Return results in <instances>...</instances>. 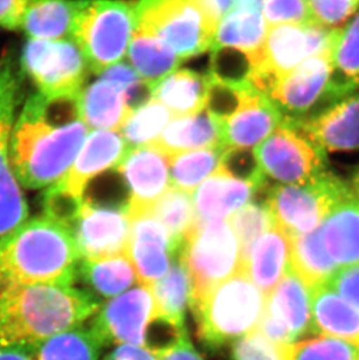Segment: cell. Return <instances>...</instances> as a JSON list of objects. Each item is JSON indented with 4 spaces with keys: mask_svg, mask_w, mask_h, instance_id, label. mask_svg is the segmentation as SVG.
Segmentation results:
<instances>
[{
    "mask_svg": "<svg viewBox=\"0 0 359 360\" xmlns=\"http://www.w3.org/2000/svg\"><path fill=\"white\" fill-rule=\"evenodd\" d=\"M89 134L80 116L78 97L30 96L11 136V165L21 187L47 189L65 176Z\"/></svg>",
    "mask_w": 359,
    "mask_h": 360,
    "instance_id": "6da1fadb",
    "label": "cell"
},
{
    "mask_svg": "<svg viewBox=\"0 0 359 360\" xmlns=\"http://www.w3.org/2000/svg\"><path fill=\"white\" fill-rule=\"evenodd\" d=\"M68 226L46 214L0 238V294L32 285H73L80 260Z\"/></svg>",
    "mask_w": 359,
    "mask_h": 360,
    "instance_id": "7a4b0ae2",
    "label": "cell"
},
{
    "mask_svg": "<svg viewBox=\"0 0 359 360\" xmlns=\"http://www.w3.org/2000/svg\"><path fill=\"white\" fill-rule=\"evenodd\" d=\"M95 296L73 285H39L0 294V347L35 350L51 337L83 326L99 311Z\"/></svg>",
    "mask_w": 359,
    "mask_h": 360,
    "instance_id": "3957f363",
    "label": "cell"
},
{
    "mask_svg": "<svg viewBox=\"0 0 359 360\" xmlns=\"http://www.w3.org/2000/svg\"><path fill=\"white\" fill-rule=\"evenodd\" d=\"M267 296L246 273L224 280L191 301L197 336L204 345L217 349L258 329Z\"/></svg>",
    "mask_w": 359,
    "mask_h": 360,
    "instance_id": "277c9868",
    "label": "cell"
},
{
    "mask_svg": "<svg viewBox=\"0 0 359 360\" xmlns=\"http://www.w3.org/2000/svg\"><path fill=\"white\" fill-rule=\"evenodd\" d=\"M134 14L137 30L163 40L182 60L213 48L220 21L213 0H139Z\"/></svg>",
    "mask_w": 359,
    "mask_h": 360,
    "instance_id": "5b68a950",
    "label": "cell"
},
{
    "mask_svg": "<svg viewBox=\"0 0 359 360\" xmlns=\"http://www.w3.org/2000/svg\"><path fill=\"white\" fill-rule=\"evenodd\" d=\"M136 31L134 4L122 0H84L73 32L89 69L101 74L118 63Z\"/></svg>",
    "mask_w": 359,
    "mask_h": 360,
    "instance_id": "8992f818",
    "label": "cell"
},
{
    "mask_svg": "<svg viewBox=\"0 0 359 360\" xmlns=\"http://www.w3.org/2000/svg\"><path fill=\"white\" fill-rule=\"evenodd\" d=\"M339 34L341 27L330 30L316 22L268 28L248 85L254 91L270 96L278 82L302 62L335 47Z\"/></svg>",
    "mask_w": 359,
    "mask_h": 360,
    "instance_id": "52a82bcc",
    "label": "cell"
},
{
    "mask_svg": "<svg viewBox=\"0 0 359 360\" xmlns=\"http://www.w3.org/2000/svg\"><path fill=\"white\" fill-rule=\"evenodd\" d=\"M179 255L193 281V300L244 269L241 243L225 219L197 221Z\"/></svg>",
    "mask_w": 359,
    "mask_h": 360,
    "instance_id": "ba28073f",
    "label": "cell"
},
{
    "mask_svg": "<svg viewBox=\"0 0 359 360\" xmlns=\"http://www.w3.org/2000/svg\"><path fill=\"white\" fill-rule=\"evenodd\" d=\"M349 191V182L327 170L301 184H280L270 188L265 203L275 226L293 237L320 228Z\"/></svg>",
    "mask_w": 359,
    "mask_h": 360,
    "instance_id": "9c48e42d",
    "label": "cell"
},
{
    "mask_svg": "<svg viewBox=\"0 0 359 360\" xmlns=\"http://www.w3.org/2000/svg\"><path fill=\"white\" fill-rule=\"evenodd\" d=\"M21 72L13 53L0 56V238L30 218L27 200L11 165V136L23 98Z\"/></svg>",
    "mask_w": 359,
    "mask_h": 360,
    "instance_id": "30bf717a",
    "label": "cell"
},
{
    "mask_svg": "<svg viewBox=\"0 0 359 360\" xmlns=\"http://www.w3.org/2000/svg\"><path fill=\"white\" fill-rule=\"evenodd\" d=\"M20 68L39 95L48 99L76 98L84 88L89 65L73 40L28 39Z\"/></svg>",
    "mask_w": 359,
    "mask_h": 360,
    "instance_id": "8fae6325",
    "label": "cell"
},
{
    "mask_svg": "<svg viewBox=\"0 0 359 360\" xmlns=\"http://www.w3.org/2000/svg\"><path fill=\"white\" fill-rule=\"evenodd\" d=\"M254 153L265 176L282 184H301L328 170L327 152L293 120H284Z\"/></svg>",
    "mask_w": 359,
    "mask_h": 360,
    "instance_id": "7c38bea8",
    "label": "cell"
},
{
    "mask_svg": "<svg viewBox=\"0 0 359 360\" xmlns=\"http://www.w3.org/2000/svg\"><path fill=\"white\" fill-rule=\"evenodd\" d=\"M312 288L291 269L267 296L258 330L278 343L294 344L312 329Z\"/></svg>",
    "mask_w": 359,
    "mask_h": 360,
    "instance_id": "4fadbf2b",
    "label": "cell"
},
{
    "mask_svg": "<svg viewBox=\"0 0 359 360\" xmlns=\"http://www.w3.org/2000/svg\"><path fill=\"white\" fill-rule=\"evenodd\" d=\"M92 326L104 343L145 347L146 335L156 316L149 285H140L108 301L95 314Z\"/></svg>",
    "mask_w": 359,
    "mask_h": 360,
    "instance_id": "5bb4252c",
    "label": "cell"
},
{
    "mask_svg": "<svg viewBox=\"0 0 359 360\" xmlns=\"http://www.w3.org/2000/svg\"><path fill=\"white\" fill-rule=\"evenodd\" d=\"M335 48L302 62L275 85L268 97L285 120H305L321 99L327 98L334 74Z\"/></svg>",
    "mask_w": 359,
    "mask_h": 360,
    "instance_id": "9a60e30c",
    "label": "cell"
},
{
    "mask_svg": "<svg viewBox=\"0 0 359 360\" xmlns=\"http://www.w3.org/2000/svg\"><path fill=\"white\" fill-rule=\"evenodd\" d=\"M72 232L82 260L126 253L130 239L126 205L106 207L84 200Z\"/></svg>",
    "mask_w": 359,
    "mask_h": 360,
    "instance_id": "2e32d148",
    "label": "cell"
},
{
    "mask_svg": "<svg viewBox=\"0 0 359 360\" xmlns=\"http://www.w3.org/2000/svg\"><path fill=\"white\" fill-rule=\"evenodd\" d=\"M179 253L170 232L151 212L130 217L126 255L134 266L139 285H153L166 276Z\"/></svg>",
    "mask_w": 359,
    "mask_h": 360,
    "instance_id": "e0dca14e",
    "label": "cell"
},
{
    "mask_svg": "<svg viewBox=\"0 0 359 360\" xmlns=\"http://www.w3.org/2000/svg\"><path fill=\"white\" fill-rule=\"evenodd\" d=\"M117 170L129 188V217L149 212L172 186L168 155L152 145L131 148Z\"/></svg>",
    "mask_w": 359,
    "mask_h": 360,
    "instance_id": "ac0fdd59",
    "label": "cell"
},
{
    "mask_svg": "<svg viewBox=\"0 0 359 360\" xmlns=\"http://www.w3.org/2000/svg\"><path fill=\"white\" fill-rule=\"evenodd\" d=\"M129 150L120 133L95 129L87 136L70 169L51 188L83 200L90 181L108 170L117 169Z\"/></svg>",
    "mask_w": 359,
    "mask_h": 360,
    "instance_id": "d6986e66",
    "label": "cell"
},
{
    "mask_svg": "<svg viewBox=\"0 0 359 360\" xmlns=\"http://www.w3.org/2000/svg\"><path fill=\"white\" fill-rule=\"evenodd\" d=\"M293 122L327 153L359 150V92L322 112Z\"/></svg>",
    "mask_w": 359,
    "mask_h": 360,
    "instance_id": "ffe728a7",
    "label": "cell"
},
{
    "mask_svg": "<svg viewBox=\"0 0 359 360\" xmlns=\"http://www.w3.org/2000/svg\"><path fill=\"white\" fill-rule=\"evenodd\" d=\"M284 120L282 111L268 96L252 90L241 109L222 124L224 146L256 148Z\"/></svg>",
    "mask_w": 359,
    "mask_h": 360,
    "instance_id": "44dd1931",
    "label": "cell"
},
{
    "mask_svg": "<svg viewBox=\"0 0 359 360\" xmlns=\"http://www.w3.org/2000/svg\"><path fill=\"white\" fill-rule=\"evenodd\" d=\"M291 269V237L275 226L254 243L243 272L268 296Z\"/></svg>",
    "mask_w": 359,
    "mask_h": 360,
    "instance_id": "7402d4cb",
    "label": "cell"
},
{
    "mask_svg": "<svg viewBox=\"0 0 359 360\" xmlns=\"http://www.w3.org/2000/svg\"><path fill=\"white\" fill-rule=\"evenodd\" d=\"M319 229L327 252L339 269L359 264V200L351 187Z\"/></svg>",
    "mask_w": 359,
    "mask_h": 360,
    "instance_id": "603a6c76",
    "label": "cell"
},
{
    "mask_svg": "<svg viewBox=\"0 0 359 360\" xmlns=\"http://www.w3.org/2000/svg\"><path fill=\"white\" fill-rule=\"evenodd\" d=\"M264 187L215 173L200 184L193 200L199 221L225 219L250 203Z\"/></svg>",
    "mask_w": 359,
    "mask_h": 360,
    "instance_id": "cb8c5ba5",
    "label": "cell"
},
{
    "mask_svg": "<svg viewBox=\"0 0 359 360\" xmlns=\"http://www.w3.org/2000/svg\"><path fill=\"white\" fill-rule=\"evenodd\" d=\"M151 145L168 157L189 150L224 146L222 122L206 109L191 116L175 117Z\"/></svg>",
    "mask_w": 359,
    "mask_h": 360,
    "instance_id": "d4e9b609",
    "label": "cell"
},
{
    "mask_svg": "<svg viewBox=\"0 0 359 360\" xmlns=\"http://www.w3.org/2000/svg\"><path fill=\"white\" fill-rule=\"evenodd\" d=\"M312 330L346 340L359 349V310L328 285L312 289Z\"/></svg>",
    "mask_w": 359,
    "mask_h": 360,
    "instance_id": "484cf974",
    "label": "cell"
},
{
    "mask_svg": "<svg viewBox=\"0 0 359 360\" xmlns=\"http://www.w3.org/2000/svg\"><path fill=\"white\" fill-rule=\"evenodd\" d=\"M78 110L89 129L106 131H119L132 111L125 94L102 79L82 89Z\"/></svg>",
    "mask_w": 359,
    "mask_h": 360,
    "instance_id": "4316f807",
    "label": "cell"
},
{
    "mask_svg": "<svg viewBox=\"0 0 359 360\" xmlns=\"http://www.w3.org/2000/svg\"><path fill=\"white\" fill-rule=\"evenodd\" d=\"M84 0H33L25 14L28 39L73 40L75 22Z\"/></svg>",
    "mask_w": 359,
    "mask_h": 360,
    "instance_id": "83f0119b",
    "label": "cell"
},
{
    "mask_svg": "<svg viewBox=\"0 0 359 360\" xmlns=\"http://www.w3.org/2000/svg\"><path fill=\"white\" fill-rule=\"evenodd\" d=\"M127 58L131 67L153 92L177 72L183 61L163 40L137 28L127 49Z\"/></svg>",
    "mask_w": 359,
    "mask_h": 360,
    "instance_id": "f1b7e54d",
    "label": "cell"
},
{
    "mask_svg": "<svg viewBox=\"0 0 359 360\" xmlns=\"http://www.w3.org/2000/svg\"><path fill=\"white\" fill-rule=\"evenodd\" d=\"M210 76L181 69L168 76L153 92V99L166 106L174 117L191 116L206 108Z\"/></svg>",
    "mask_w": 359,
    "mask_h": 360,
    "instance_id": "f546056e",
    "label": "cell"
},
{
    "mask_svg": "<svg viewBox=\"0 0 359 360\" xmlns=\"http://www.w3.org/2000/svg\"><path fill=\"white\" fill-rule=\"evenodd\" d=\"M359 88V8L341 27L334 54V74L327 99L339 102Z\"/></svg>",
    "mask_w": 359,
    "mask_h": 360,
    "instance_id": "4dcf8cb0",
    "label": "cell"
},
{
    "mask_svg": "<svg viewBox=\"0 0 359 360\" xmlns=\"http://www.w3.org/2000/svg\"><path fill=\"white\" fill-rule=\"evenodd\" d=\"M78 273L96 294L115 297L139 283L136 269L126 253L82 260Z\"/></svg>",
    "mask_w": 359,
    "mask_h": 360,
    "instance_id": "1f68e13d",
    "label": "cell"
},
{
    "mask_svg": "<svg viewBox=\"0 0 359 360\" xmlns=\"http://www.w3.org/2000/svg\"><path fill=\"white\" fill-rule=\"evenodd\" d=\"M339 269L327 252L319 228L291 237V269L310 288L328 285Z\"/></svg>",
    "mask_w": 359,
    "mask_h": 360,
    "instance_id": "d6a6232c",
    "label": "cell"
},
{
    "mask_svg": "<svg viewBox=\"0 0 359 360\" xmlns=\"http://www.w3.org/2000/svg\"><path fill=\"white\" fill-rule=\"evenodd\" d=\"M267 32L263 13L232 8L217 25L213 48H234L250 54H259Z\"/></svg>",
    "mask_w": 359,
    "mask_h": 360,
    "instance_id": "836d02e7",
    "label": "cell"
},
{
    "mask_svg": "<svg viewBox=\"0 0 359 360\" xmlns=\"http://www.w3.org/2000/svg\"><path fill=\"white\" fill-rule=\"evenodd\" d=\"M149 288L156 301V315L177 326H184L186 310L193 300V281L180 255L166 276L149 285Z\"/></svg>",
    "mask_w": 359,
    "mask_h": 360,
    "instance_id": "e575fe53",
    "label": "cell"
},
{
    "mask_svg": "<svg viewBox=\"0 0 359 360\" xmlns=\"http://www.w3.org/2000/svg\"><path fill=\"white\" fill-rule=\"evenodd\" d=\"M106 343L92 326H76L44 340L34 351V360H99Z\"/></svg>",
    "mask_w": 359,
    "mask_h": 360,
    "instance_id": "d590c367",
    "label": "cell"
},
{
    "mask_svg": "<svg viewBox=\"0 0 359 360\" xmlns=\"http://www.w3.org/2000/svg\"><path fill=\"white\" fill-rule=\"evenodd\" d=\"M227 147H213L170 155L172 187L191 194L197 186L216 173Z\"/></svg>",
    "mask_w": 359,
    "mask_h": 360,
    "instance_id": "8d00e7d4",
    "label": "cell"
},
{
    "mask_svg": "<svg viewBox=\"0 0 359 360\" xmlns=\"http://www.w3.org/2000/svg\"><path fill=\"white\" fill-rule=\"evenodd\" d=\"M149 212L167 229L180 248L199 221L191 194L175 188L156 200Z\"/></svg>",
    "mask_w": 359,
    "mask_h": 360,
    "instance_id": "74e56055",
    "label": "cell"
},
{
    "mask_svg": "<svg viewBox=\"0 0 359 360\" xmlns=\"http://www.w3.org/2000/svg\"><path fill=\"white\" fill-rule=\"evenodd\" d=\"M175 118L173 113L156 99L132 110L119 133L130 150L154 143L163 129Z\"/></svg>",
    "mask_w": 359,
    "mask_h": 360,
    "instance_id": "f35d334b",
    "label": "cell"
},
{
    "mask_svg": "<svg viewBox=\"0 0 359 360\" xmlns=\"http://www.w3.org/2000/svg\"><path fill=\"white\" fill-rule=\"evenodd\" d=\"M211 79L234 85H248V79L260 58L234 48H213Z\"/></svg>",
    "mask_w": 359,
    "mask_h": 360,
    "instance_id": "ab89813d",
    "label": "cell"
},
{
    "mask_svg": "<svg viewBox=\"0 0 359 360\" xmlns=\"http://www.w3.org/2000/svg\"><path fill=\"white\" fill-rule=\"evenodd\" d=\"M227 221L241 243L244 262L258 238L275 226L266 203H248L231 214Z\"/></svg>",
    "mask_w": 359,
    "mask_h": 360,
    "instance_id": "60d3db41",
    "label": "cell"
},
{
    "mask_svg": "<svg viewBox=\"0 0 359 360\" xmlns=\"http://www.w3.org/2000/svg\"><path fill=\"white\" fill-rule=\"evenodd\" d=\"M291 360H359V349L346 340L319 335L294 343Z\"/></svg>",
    "mask_w": 359,
    "mask_h": 360,
    "instance_id": "b9f144b4",
    "label": "cell"
},
{
    "mask_svg": "<svg viewBox=\"0 0 359 360\" xmlns=\"http://www.w3.org/2000/svg\"><path fill=\"white\" fill-rule=\"evenodd\" d=\"M294 344L270 340L260 330H254L236 340L232 349L234 360H291Z\"/></svg>",
    "mask_w": 359,
    "mask_h": 360,
    "instance_id": "7bdbcfd3",
    "label": "cell"
},
{
    "mask_svg": "<svg viewBox=\"0 0 359 360\" xmlns=\"http://www.w3.org/2000/svg\"><path fill=\"white\" fill-rule=\"evenodd\" d=\"M210 76V75H209ZM253 89L250 85H234L211 79L206 108L223 124L241 109Z\"/></svg>",
    "mask_w": 359,
    "mask_h": 360,
    "instance_id": "ee69618b",
    "label": "cell"
},
{
    "mask_svg": "<svg viewBox=\"0 0 359 360\" xmlns=\"http://www.w3.org/2000/svg\"><path fill=\"white\" fill-rule=\"evenodd\" d=\"M217 173L265 187L266 176L252 148L227 147Z\"/></svg>",
    "mask_w": 359,
    "mask_h": 360,
    "instance_id": "f6af8a7d",
    "label": "cell"
},
{
    "mask_svg": "<svg viewBox=\"0 0 359 360\" xmlns=\"http://www.w3.org/2000/svg\"><path fill=\"white\" fill-rule=\"evenodd\" d=\"M263 15L268 28L315 22L308 0H266Z\"/></svg>",
    "mask_w": 359,
    "mask_h": 360,
    "instance_id": "bcb514c9",
    "label": "cell"
},
{
    "mask_svg": "<svg viewBox=\"0 0 359 360\" xmlns=\"http://www.w3.org/2000/svg\"><path fill=\"white\" fill-rule=\"evenodd\" d=\"M316 24L323 27H342L359 8V0H308Z\"/></svg>",
    "mask_w": 359,
    "mask_h": 360,
    "instance_id": "7dc6e473",
    "label": "cell"
},
{
    "mask_svg": "<svg viewBox=\"0 0 359 360\" xmlns=\"http://www.w3.org/2000/svg\"><path fill=\"white\" fill-rule=\"evenodd\" d=\"M328 285L359 310V264L339 269Z\"/></svg>",
    "mask_w": 359,
    "mask_h": 360,
    "instance_id": "c3c4849f",
    "label": "cell"
},
{
    "mask_svg": "<svg viewBox=\"0 0 359 360\" xmlns=\"http://www.w3.org/2000/svg\"><path fill=\"white\" fill-rule=\"evenodd\" d=\"M33 0H0V28L21 31L25 14Z\"/></svg>",
    "mask_w": 359,
    "mask_h": 360,
    "instance_id": "681fc988",
    "label": "cell"
},
{
    "mask_svg": "<svg viewBox=\"0 0 359 360\" xmlns=\"http://www.w3.org/2000/svg\"><path fill=\"white\" fill-rule=\"evenodd\" d=\"M158 360H204L190 342L188 333H184L179 340L165 350L156 354Z\"/></svg>",
    "mask_w": 359,
    "mask_h": 360,
    "instance_id": "f907efd6",
    "label": "cell"
},
{
    "mask_svg": "<svg viewBox=\"0 0 359 360\" xmlns=\"http://www.w3.org/2000/svg\"><path fill=\"white\" fill-rule=\"evenodd\" d=\"M103 360H158L147 347L124 344L112 351Z\"/></svg>",
    "mask_w": 359,
    "mask_h": 360,
    "instance_id": "816d5d0a",
    "label": "cell"
},
{
    "mask_svg": "<svg viewBox=\"0 0 359 360\" xmlns=\"http://www.w3.org/2000/svg\"><path fill=\"white\" fill-rule=\"evenodd\" d=\"M33 349L0 347V360H34Z\"/></svg>",
    "mask_w": 359,
    "mask_h": 360,
    "instance_id": "f5cc1de1",
    "label": "cell"
},
{
    "mask_svg": "<svg viewBox=\"0 0 359 360\" xmlns=\"http://www.w3.org/2000/svg\"><path fill=\"white\" fill-rule=\"evenodd\" d=\"M265 1L266 0H234L232 8H241L263 13Z\"/></svg>",
    "mask_w": 359,
    "mask_h": 360,
    "instance_id": "db71d44e",
    "label": "cell"
},
{
    "mask_svg": "<svg viewBox=\"0 0 359 360\" xmlns=\"http://www.w3.org/2000/svg\"><path fill=\"white\" fill-rule=\"evenodd\" d=\"M349 184L351 189H353V194L359 200V167L353 170V175L350 177Z\"/></svg>",
    "mask_w": 359,
    "mask_h": 360,
    "instance_id": "11a10c76",
    "label": "cell"
}]
</instances>
